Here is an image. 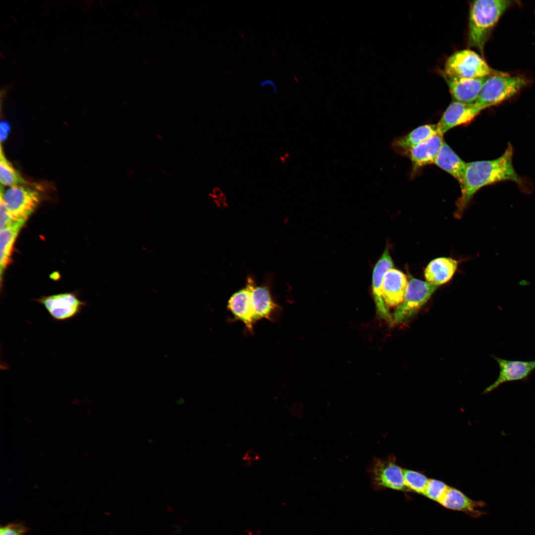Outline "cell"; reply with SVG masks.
I'll return each mask as SVG.
<instances>
[{
    "instance_id": "6da1fadb",
    "label": "cell",
    "mask_w": 535,
    "mask_h": 535,
    "mask_svg": "<svg viewBox=\"0 0 535 535\" xmlns=\"http://www.w3.org/2000/svg\"><path fill=\"white\" fill-rule=\"evenodd\" d=\"M513 147L509 144L504 153L496 159L467 163L461 187L462 195L456 203V217L461 216L473 195L481 188L505 180L520 183L521 179L513 165Z\"/></svg>"
},
{
    "instance_id": "7a4b0ae2",
    "label": "cell",
    "mask_w": 535,
    "mask_h": 535,
    "mask_svg": "<svg viewBox=\"0 0 535 535\" xmlns=\"http://www.w3.org/2000/svg\"><path fill=\"white\" fill-rule=\"evenodd\" d=\"M511 3L505 0H479L471 2L468 32L470 47L483 53L492 29Z\"/></svg>"
},
{
    "instance_id": "3957f363",
    "label": "cell",
    "mask_w": 535,
    "mask_h": 535,
    "mask_svg": "<svg viewBox=\"0 0 535 535\" xmlns=\"http://www.w3.org/2000/svg\"><path fill=\"white\" fill-rule=\"evenodd\" d=\"M527 84L522 76L497 71L487 77L475 102L482 110L510 98Z\"/></svg>"
},
{
    "instance_id": "277c9868",
    "label": "cell",
    "mask_w": 535,
    "mask_h": 535,
    "mask_svg": "<svg viewBox=\"0 0 535 535\" xmlns=\"http://www.w3.org/2000/svg\"><path fill=\"white\" fill-rule=\"evenodd\" d=\"M442 71L460 78H483L497 72L490 68L479 54L468 49L456 52L449 56Z\"/></svg>"
},
{
    "instance_id": "5b68a950",
    "label": "cell",
    "mask_w": 535,
    "mask_h": 535,
    "mask_svg": "<svg viewBox=\"0 0 535 535\" xmlns=\"http://www.w3.org/2000/svg\"><path fill=\"white\" fill-rule=\"evenodd\" d=\"M9 215L15 222L25 223L38 206L40 194L28 185L10 187L4 191L0 187V195Z\"/></svg>"
},
{
    "instance_id": "8992f818",
    "label": "cell",
    "mask_w": 535,
    "mask_h": 535,
    "mask_svg": "<svg viewBox=\"0 0 535 535\" xmlns=\"http://www.w3.org/2000/svg\"><path fill=\"white\" fill-rule=\"evenodd\" d=\"M437 286L411 277L403 301L393 312L392 322L401 323L409 319L421 308L436 290Z\"/></svg>"
},
{
    "instance_id": "52a82bcc",
    "label": "cell",
    "mask_w": 535,
    "mask_h": 535,
    "mask_svg": "<svg viewBox=\"0 0 535 535\" xmlns=\"http://www.w3.org/2000/svg\"><path fill=\"white\" fill-rule=\"evenodd\" d=\"M55 321L70 320L78 316L86 306L73 293H63L43 296L37 300Z\"/></svg>"
},
{
    "instance_id": "ba28073f",
    "label": "cell",
    "mask_w": 535,
    "mask_h": 535,
    "mask_svg": "<svg viewBox=\"0 0 535 535\" xmlns=\"http://www.w3.org/2000/svg\"><path fill=\"white\" fill-rule=\"evenodd\" d=\"M370 472L373 483L377 487L409 491L405 484L403 469L396 463L392 456L374 460Z\"/></svg>"
},
{
    "instance_id": "9c48e42d",
    "label": "cell",
    "mask_w": 535,
    "mask_h": 535,
    "mask_svg": "<svg viewBox=\"0 0 535 535\" xmlns=\"http://www.w3.org/2000/svg\"><path fill=\"white\" fill-rule=\"evenodd\" d=\"M482 110L475 103L453 101L446 108L437 124L438 132L444 135L455 126L469 123Z\"/></svg>"
},
{
    "instance_id": "30bf717a",
    "label": "cell",
    "mask_w": 535,
    "mask_h": 535,
    "mask_svg": "<svg viewBox=\"0 0 535 535\" xmlns=\"http://www.w3.org/2000/svg\"><path fill=\"white\" fill-rule=\"evenodd\" d=\"M454 102L475 103L487 77L478 78H460L451 76L441 71Z\"/></svg>"
},
{
    "instance_id": "8fae6325",
    "label": "cell",
    "mask_w": 535,
    "mask_h": 535,
    "mask_svg": "<svg viewBox=\"0 0 535 535\" xmlns=\"http://www.w3.org/2000/svg\"><path fill=\"white\" fill-rule=\"evenodd\" d=\"M408 282L406 275L397 269L392 268L385 272L381 291L387 307H397L403 301Z\"/></svg>"
},
{
    "instance_id": "7c38bea8",
    "label": "cell",
    "mask_w": 535,
    "mask_h": 535,
    "mask_svg": "<svg viewBox=\"0 0 535 535\" xmlns=\"http://www.w3.org/2000/svg\"><path fill=\"white\" fill-rule=\"evenodd\" d=\"M499 369L497 379L487 387L484 393H488L507 381L523 379L535 369V361H509L495 357Z\"/></svg>"
},
{
    "instance_id": "4fadbf2b",
    "label": "cell",
    "mask_w": 535,
    "mask_h": 535,
    "mask_svg": "<svg viewBox=\"0 0 535 535\" xmlns=\"http://www.w3.org/2000/svg\"><path fill=\"white\" fill-rule=\"evenodd\" d=\"M393 267V263L389 251L385 249L374 267L372 277L373 294L377 312L381 317L391 322V316L382 296L381 286L385 272Z\"/></svg>"
},
{
    "instance_id": "5bb4252c",
    "label": "cell",
    "mask_w": 535,
    "mask_h": 535,
    "mask_svg": "<svg viewBox=\"0 0 535 535\" xmlns=\"http://www.w3.org/2000/svg\"><path fill=\"white\" fill-rule=\"evenodd\" d=\"M444 141L443 135L438 132L411 149L407 154L413 167L417 169L434 163Z\"/></svg>"
},
{
    "instance_id": "9a60e30c",
    "label": "cell",
    "mask_w": 535,
    "mask_h": 535,
    "mask_svg": "<svg viewBox=\"0 0 535 535\" xmlns=\"http://www.w3.org/2000/svg\"><path fill=\"white\" fill-rule=\"evenodd\" d=\"M228 307L234 316L242 321L250 330L255 321L253 312L251 289L248 282L246 287L234 293L228 301Z\"/></svg>"
},
{
    "instance_id": "2e32d148",
    "label": "cell",
    "mask_w": 535,
    "mask_h": 535,
    "mask_svg": "<svg viewBox=\"0 0 535 535\" xmlns=\"http://www.w3.org/2000/svg\"><path fill=\"white\" fill-rule=\"evenodd\" d=\"M248 282L255 321L261 319L271 320L277 306L273 302L268 289L265 287L255 286L251 279Z\"/></svg>"
},
{
    "instance_id": "e0dca14e",
    "label": "cell",
    "mask_w": 535,
    "mask_h": 535,
    "mask_svg": "<svg viewBox=\"0 0 535 535\" xmlns=\"http://www.w3.org/2000/svg\"><path fill=\"white\" fill-rule=\"evenodd\" d=\"M457 266V262L452 258L442 257L433 259L425 270L427 282L435 286L447 282L453 277Z\"/></svg>"
},
{
    "instance_id": "ac0fdd59",
    "label": "cell",
    "mask_w": 535,
    "mask_h": 535,
    "mask_svg": "<svg viewBox=\"0 0 535 535\" xmlns=\"http://www.w3.org/2000/svg\"><path fill=\"white\" fill-rule=\"evenodd\" d=\"M437 166L453 176L463 185L467 163L464 162L444 141L434 162Z\"/></svg>"
},
{
    "instance_id": "d6986e66",
    "label": "cell",
    "mask_w": 535,
    "mask_h": 535,
    "mask_svg": "<svg viewBox=\"0 0 535 535\" xmlns=\"http://www.w3.org/2000/svg\"><path fill=\"white\" fill-rule=\"evenodd\" d=\"M438 132L437 125H423L414 129L408 134L394 140L393 148L400 154H407L409 151Z\"/></svg>"
},
{
    "instance_id": "ffe728a7",
    "label": "cell",
    "mask_w": 535,
    "mask_h": 535,
    "mask_svg": "<svg viewBox=\"0 0 535 535\" xmlns=\"http://www.w3.org/2000/svg\"><path fill=\"white\" fill-rule=\"evenodd\" d=\"M483 503L472 500L460 490L449 487L439 504L449 509L471 513L479 516L481 512L477 509Z\"/></svg>"
},
{
    "instance_id": "44dd1931",
    "label": "cell",
    "mask_w": 535,
    "mask_h": 535,
    "mask_svg": "<svg viewBox=\"0 0 535 535\" xmlns=\"http://www.w3.org/2000/svg\"><path fill=\"white\" fill-rule=\"evenodd\" d=\"M25 223L16 222L0 230V274L2 275L11 261V255L15 240Z\"/></svg>"
},
{
    "instance_id": "7402d4cb",
    "label": "cell",
    "mask_w": 535,
    "mask_h": 535,
    "mask_svg": "<svg viewBox=\"0 0 535 535\" xmlns=\"http://www.w3.org/2000/svg\"><path fill=\"white\" fill-rule=\"evenodd\" d=\"M0 181L1 185L9 187L29 184L6 159L1 145L0 149Z\"/></svg>"
},
{
    "instance_id": "603a6c76",
    "label": "cell",
    "mask_w": 535,
    "mask_h": 535,
    "mask_svg": "<svg viewBox=\"0 0 535 535\" xmlns=\"http://www.w3.org/2000/svg\"><path fill=\"white\" fill-rule=\"evenodd\" d=\"M405 484L409 491L423 494L428 479L418 472L403 469Z\"/></svg>"
},
{
    "instance_id": "cb8c5ba5",
    "label": "cell",
    "mask_w": 535,
    "mask_h": 535,
    "mask_svg": "<svg viewBox=\"0 0 535 535\" xmlns=\"http://www.w3.org/2000/svg\"><path fill=\"white\" fill-rule=\"evenodd\" d=\"M449 487L440 481L430 479L428 482L423 495L440 503Z\"/></svg>"
},
{
    "instance_id": "d4e9b609",
    "label": "cell",
    "mask_w": 535,
    "mask_h": 535,
    "mask_svg": "<svg viewBox=\"0 0 535 535\" xmlns=\"http://www.w3.org/2000/svg\"><path fill=\"white\" fill-rule=\"evenodd\" d=\"M28 530L23 523L12 522L0 527V535H25Z\"/></svg>"
},
{
    "instance_id": "484cf974",
    "label": "cell",
    "mask_w": 535,
    "mask_h": 535,
    "mask_svg": "<svg viewBox=\"0 0 535 535\" xmlns=\"http://www.w3.org/2000/svg\"><path fill=\"white\" fill-rule=\"evenodd\" d=\"M14 223L10 217L6 206L0 197V229L7 227Z\"/></svg>"
},
{
    "instance_id": "4316f807",
    "label": "cell",
    "mask_w": 535,
    "mask_h": 535,
    "mask_svg": "<svg viewBox=\"0 0 535 535\" xmlns=\"http://www.w3.org/2000/svg\"><path fill=\"white\" fill-rule=\"evenodd\" d=\"M0 142L2 143L7 138L10 131V126L8 122L2 121L0 125Z\"/></svg>"
},
{
    "instance_id": "83f0119b",
    "label": "cell",
    "mask_w": 535,
    "mask_h": 535,
    "mask_svg": "<svg viewBox=\"0 0 535 535\" xmlns=\"http://www.w3.org/2000/svg\"><path fill=\"white\" fill-rule=\"evenodd\" d=\"M244 459L245 460L251 462L257 460L259 459V456L256 451L251 449L247 451Z\"/></svg>"
}]
</instances>
